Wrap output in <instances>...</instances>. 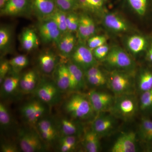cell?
I'll return each mask as SVG.
<instances>
[{
    "label": "cell",
    "instance_id": "6da1fadb",
    "mask_svg": "<svg viewBox=\"0 0 152 152\" xmlns=\"http://www.w3.org/2000/svg\"><path fill=\"white\" fill-rule=\"evenodd\" d=\"M64 109L72 118L85 120L94 116L95 113L88 96L76 93L66 101Z\"/></svg>",
    "mask_w": 152,
    "mask_h": 152
},
{
    "label": "cell",
    "instance_id": "7a4b0ae2",
    "mask_svg": "<svg viewBox=\"0 0 152 152\" xmlns=\"http://www.w3.org/2000/svg\"><path fill=\"white\" fill-rule=\"evenodd\" d=\"M132 72L115 69L110 73L107 82L116 96L134 93L135 86Z\"/></svg>",
    "mask_w": 152,
    "mask_h": 152
},
{
    "label": "cell",
    "instance_id": "3957f363",
    "mask_svg": "<svg viewBox=\"0 0 152 152\" xmlns=\"http://www.w3.org/2000/svg\"><path fill=\"white\" fill-rule=\"evenodd\" d=\"M104 60L107 65L117 70L133 72L136 67L134 60L119 47L115 46L110 49Z\"/></svg>",
    "mask_w": 152,
    "mask_h": 152
},
{
    "label": "cell",
    "instance_id": "277c9868",
    "mask_svg": "<svg viewBox=\"0 0 152 152\" xmlns=\"http://www.w3.org/2000/svg\"><path fill=\"white\" fill-rule=\"evenodd\" d=\"M114 115L124 120L131 119L137 110V102L132 94L117 96L111 109Z\"/></svg>",
    "mask_w": 152,
    "mask_h": 152
},
{
    "label": "cell",
    "instance_id": "5b68a950",
    "mask_svg": "<svg viewBox=\"0 0 152 152\" xmlns=\"http://www.w3.org/2000/svg\"><path fill=\"white\" fill-rule=\"evenodd\" d=\"M19 148L24 152H37L42 151L44 146L42 140L38 132L32 129L20 130L18 136Z\"/></svg>",
    "mask_w": 152,
    "mask_h": 152
},
{
    "label": "cell",
    "instance_id": "8992f818",
    "mask_svg": "<svg viewBox=\"0 0 152 152\" xmlns=\"http://www.w3.org/2000/svg\"><path fill=\"white\" fill-rule=\"evenodd\" d=\"M34 92L39 100L48 105H53L60 101L61 92L54 82L42 80L38 84Z\"/></svg>",
    "mask_w": 152,
    "mask_h": 152
},
{
    "label": "cell",
    "instance_id": "52a82bcc",
    "mask_svg": "<svg viewBox=\"0 0 152 152\" xmlns=\"http://www.w3.org/2000/svg\"><path fill=\"white\" fill-rule=\"evenodd\" d=\"M71 57L72 62L79 66L84 71L97 65L93 50L83 44H79L75 48Z\"/></svg>",
    "mask_w": 152,
    "mask_h": 152
},
{
    "label": "cell",
    "instance_id": "ba28073f",
    "mask_svg": "<svg viewBox=\"0 0 152 152\" xmlns=\"http://www.w3.org/2000/svg\"><path fill=\"white\" fill-rule=\"evenodd\" d=\"M45 104L40 100L28 102L21 108L20 111L22 116L29 124L36 125L46 112Z\"/></svg>",
    "mask_w": 152,
    "mask_h": 152
},
{
    "label": "cell",
    "instance_id": "9c48e42d",
    "mask_svg": "<svg viewBox=\"0 0 152 152\" xmlns=\"http://www.w3.org/2000/svg\"><path fill=\"white\" fill-rule=\"evenodd\" d=\"M88 97L96 113H101L110 110L115 101L111 95L98 91H91Z\"/></svg>",
    "mask_w": 152,
    "mask_h": 152
},
{
    "label": "cell",
    "instance_id": "30bf717a",
    "mask_svg": "<svg viewBox=\"0 0 152 152\" xmlns=\"http://www.w3.org/2000/svg\"><path fill=\"white\" fill-rule=\"evenodd\" d=\"M41 40L45 43H55L57 45L62 36L63 33L53 21L51 20H44L39 27Z\"/></svg>",
    "mask_w": 152,
    "mask_h": 152
},
{
    "label": "cell",
    "instance_id": "8fae6325",
    "mask_svg": "<svg viewBox=\"0 0 152 152\" xmlns=\"http://www.w3.org/2000/svg\"><path fill=\"white\" fill-rule=\"evenodd\" d=\"M31 8V0H8L1 9V15L7 16L22 15Z\"/></svg>",
    "mask_w": 152,
    "mask_h": 152
},
{
    "label": "cell",
    "instance_id": "7c38bea8",
    "mask_svg": "<svg viewBox=\"0 0 152 152\" xmlns=\"http://www.w3.org/2000/svg\"><path fill=\"white\" fill-rule=\"evenodd\" d=\"M136 135L133 132H128L121 135L112 147L113 152L137 151Z\"/></svg>",
    "mask_w": 152,
    "mask_h": 152
},
{
    "label": "cell",
    "instance_id": "4fadbf2b",
    "mask_svg": "<svg viewBox=\"0 0 152 152\" xmlns=\"http://www.w3.org/2000/svg\"><path fill=\"white\" fill-rule=\"evenodd\" d=\"M37 130L42 140L51 143L56 139L58 131L56 125L50 119L42 118L36 124Z\"/></svg>",
    "mask_w": 152,
    "mask_h": 152
},
{
    "label": "cell",
    "instance_id": "5bb4252c",
    "mask_svg": "<svg viewBox=\"0 0 152 152\" xmlns=\"http://www.w3.org/2000/svg\"><path fill=\"white\" fill-rule=\"evenodd\" d=\"M31 8L41 20H47L57 9L55 0H31Z\"/></svg>",
    "mask_w": 152,
    "mask_h": 152
},
{
    "label": "cell",
    "instance_id": "9a60e30c",
    "mask_svg": "<svg viewBox=\"0 0 152 152\" xmlns=\"http://www.w3.org/2000/svg\"><path fill=\"white\" fill-rule=\"evenodd\" d=\"M115 125L113 117L109 115H100L93 122L91 129L101 137L110 133Z\"/></svg>",
    "mask_w": 152,
    "mask_h": 152
},
{
    "label": "cell",
    "instance_id": "2e32d148",
    "mask_svg": "<svg viewBox=\"0 0 152 152\" xmlns=\"http://www.w3.org/2000/svg\"><path fill=\"white\" fill-rule=\"evenodd\" d=\"M67 65L70 78V91H77L84 88L86 85L84 71L72 62Z\"/></svg>",
    "mask_w": 152,
    "mask_h": 152
},
{
    "label": "cell",
    "instance_id": "e0dca14e",
    "mask_svg": "<svg viewBox=\"0 0 152 152\" xmlns=\"http://www.w3.org/2000/svg\"><path fill=\"white\" fill-rule=\"evenodd\" d=\"M103 22L106 28L114 32L124 33L130 29L127 22L119 15L114 13L106 15Z\"/></svg>",
    "mask_w": 152,
    "mask_h": 152
},
{
    "label": "cell",
    "instance_id": "ac0fdd59",
    "mask_svg": "<svg viewBox=\"0 0 152 152\" xmlns=\"http://www.w3.org/2000/svg\"><path fill=\"white\" fill-rule=\"evenodd\" d=\"M54 83L61 92L70 91V78L67 65L58 64L55 70Z\"/></svg>",
    "mask_w": 152,
    "mask_h": 152
},
{
    "label": "cell",
    "instance_id": "d6986e66",
    "mask_svg": "<svg viewBox=\"0 0 152 152\" xmlns=\"http://www.w3.org/2000/svg\"><path fill=\"white\" fill-rule=\"evenodd\" d=\"M39 67L41 71L46 74H50L54 72L58 64V58L50 51L42 53L38 58Z\"/></svg>",
    "mask_w": 152,
    "mask_h": 152
},
{
    "label": "cell",
    "instance_id": "ffe728a7",
    "mask_svg": "<svg viewBox=\"0 0 152 152\" xmlns=\"http://www.w3.org/2000/svg\"><path fill=\"white\" fill-rule=\"evenodd\" d=\"M21 76L19 73L14 72L12 75L7 76L1 84V96L4 97L13 94L20 88V81Z\"/></svg>",
    "mask_w": 152,
    "mask_h": 152
},
{
    "label": "cell",
    "instance_id": "44dd1931",
    "mask_svg": "<svg viewBox=\"0 0 152 152\" xmlns=\"http://www.w3.org/2000/svg\"><path fill=\"white\" fill-rule=\"evenodd\" d=\"M64 34L57 45L62 56L67 58L71 56L75 48L76 39L71 32H66Z\"/></svg>",
    "mask_w": 152,
    "mask_h": 152
},
{
    "label": "cell",
    "instance_id": "7402d4cb",
    "mask_svg": "<svg viewBox=\"0 0 152 152\" xmlns=\"http://www.w3.org/2000/svg\"><path fill=\"white\" fill-rule=\"evenodd\" d=\"M38 77L35 71H29L21 77L20 88L22 91L29 93L34 91L38 85Z\"/></svg>",
    "mask_w": 152,
    "mask_h": 152
},
{
    "label": "cell",
    "instance_id": "603a6c76",
    "mask_svg": "<svg viewBox=\"0 0 152 152\" xmlns=\"http://www.w3.org/2000/svg\"><path fill=\"white\" fill-rule=\"evenodd\" d=\"M21 43L25 50L30 51L38 45V37L32 29L27 28L23 31L21 37Z\"/></svg>",
    "mask_w": 152,
    "mask_h": 152
},
{
    "label": "cell",
    "instance_id": "cb8c5ba5",
    "mask_svg": "<svg viewBox=\"0 0 152 152\" xmlns=\"http://www.w3.org/2000/svg\"><path fill=\"white\" fill-rule=\"evenodd\" d=\"M99 137L92 130L85 134L83 140V145L85 150L88 152H97L100 149Z\"/></svg>",
    "mask_w": 152,
    "mask_h": 152
},
{
    "label": "cell",
    "instance_id": "d4e9b609",
    "mask_svg": "<svg viewBox=\"0 0 152 152\" xmlns=\"http://www.w3.org/2000/svg\"><path fill=\"white\" fill-rule=\"evenodd\" d=\"M146 40L142 36L134 35L128 38L127 45L129 50L134 54L142 52L146 48Z\"/></svg>",
    "mask_w": 152,
    "mask_h": 152
},
{
    "label": "cell",
    "instance_id": "484cf974",
    "mask_svg": "<svg viewBox=\"0 0 152 152\" xmlns=\"http://www.w3.org/2000/svg\"><path fill=\"white\" fill-rule=\"evenodd\" d=\"M60 129L62 136H76L80 131V127L77 123L66 118L61 119Z\"/></svg>",
    "mask_w": 152,
    "mask_h": 152
},
{
    "label": "cell",
    "instance_id": "4316f807",
    "mask_svg": "<svg viewBox=\"0 0 152 152\" xmlns=\"http://www.w3.org/2000/svg\"><path fill=\"white\" fill-rule=\"evenodd\" d=\"M138 89L141 93L152 89V72L149 70L142 71L139 76Z\"/></svg>",
    "mask_w": 152,
    "mask_h": 152
},
{
    "label": "cell",
    "instance_id": "83f0119b",
    "mask_svg": "<svg viewBox=\"0 0 152 152\" xmlns=\"http://www.w3.org/2000/svg\"><path fill=\"white\" fill-rule=\"evenodd\" d=\"M140 137L144 142H152V121L144 118L142 120L139 130Z\"/></svg>",
    "mask_w": 152,
    "mask_h": 152
},
{
    "label": "cell",
    "instance_id": "f1b7e54d",
    "mask_svg": "<svg viewBox=\"0 0 152 152\" xmlns=\"http://www.w3.org/2000/svg\"><path fill=\"white\" fill-rule=\"evenodd\" d=\"M67 14V13L57 9L54 12L47 20L53 21L61 32L64 34L68 31L66 25Z\"/></svg>",
    "mask_w": 152,
    "mask_h": 152
},
{
    "label": "cell",
    "instance_id": "f546056e",
    "mask_svg": "<svg viewBox=\"0 0 152 152\" xmlns=\"http://www.w3.org/2000/svg\"><path fill=\"white\" fill-rule=\"evenodd\" d=\"M12 41V32L7 27L0 28V50L2 53L8 51Z\"/></svg>",
    "mask_w": 152,
    "mask_h": 152
},
{
    "label": "cell",
    "instance_id": "4dcf8cb0",
    "mask_svg": "<svg viewBox=\"0 0 152 152\" xmlns=\"http://www.w3.org/2000/svg\"><path fill=\"white\" fill-rule=\"evenodd\" d=\"M11 69L14 72L19 73L21 70L27 66L29 61L27 57L24 55H19L14 57L9 61Z\"/></svg>",
    "mask_w": 152,
    "mask_h": 152
},
{
    "label": "cell",
    "instance_id": "1f68e13d",
    "mask_svg": "<svg viewBox=\"0 0 152 152\" xmlns=\"http://www.w3.org/2000/svg\"><path fill=\"white\" fill-rule=\"evenodd\" d=\"M57 9L68 13L75 10L78 7V0H55Z\"/></svg>",
    "mask_w": 152,
    "mask_h": 152
},
{
    "label": "cell",
    "instance_id": "d6a6232c",
    "mask_svg": "<svg viewBox=\"0 0 152 152\" xmlns=\"http://www.w3.org/2000/svg\"><path fill=\"white\" fill-rule=\"evenodd\" d=\"M11 115L7 106L1 102L0 104V125L3 129H7L10 126Z\"/></svg>",
    "mask_w": 152,
    "mask_h": 152
},
{
    "label": "cell",
    "instance_id": "836d02e7",
    "mask_svg": "<svg viewBox=\"0 0 152 152\" xmlns=\"http://www.w3.org/2000/svg\"><path fill=\"white\" fill-rule=\"evenodd\" d=\"M131 7L140 16H143L146 12L148 0H128Z\"/></svg>",
    "mask_w": 152,
    "mask_h": 152
},
{
    "label": "cell",
    "instance_id": "e575fe53",
    "mask_svg": "<svg viewBox=\"0 0 152 152\" xmlns=\"http://www.w3.org/2000/svg\"><path fill=\"white\" fill-rule=\"evenodd\" d=\"M80 17L75 13L70 12L67 13L66 17V25L68 31L75 32L77 31Z\"/></svg>",
    "mask_w": 152,
    "mask_h": 152
},
{
    "label": "cell",
    "instance_id": "d590c367",
    "mask_svg": "<svg viewBox=\"0 0 152 152\" xmlns=\"http://www.w3.org/2000/svg\"><path fill=\"white\" fill-rule=\"evenodd\" d=\"M140 107L145 111L152 108V89L142 93L140 98Z\"/></svg>",
    "mask_w": 152,
    "mask_h": 152
},
{
    "label": "cell",
    "instance_id": "8d00e7d4",
    "mask_svg": "<svg viewBox=\"0 0 152 152\" xmlns=\"http://www.w3.org/2000/svg\"><path fill=\"white\" fill-rule=\"evenodd\" d=\"M86 80L89 84L94 86H100L105 84L107 81L104 74L94 75L85 76Z\"/></svg>",
    "mask_w": 152,
    "mask_h": 152
},
{
    "label": "cell",
    "instance_id": "74e56055",
    "mask_svg": "<svg viewBox=\"0 0 152 152\" xmlns=\"http://www.w3.org/2000/svg\"><path fill=\"white\" fill-rule=\"evenodd\" d=\"M107 38L104 36H94L87 40L88 46L93 51L98 47L107 44Z\"/></svg>",
    "mask_w": 152,
    "mask_h": 152
},
{
    "label": "cell",
    "instance_id": "f35d334b",
    "mask_svg": "<svg viewBox=\"0 0 152 152\" xmlns=\"http://www.w3.org/2000/svg\"><path fill=\"white\" fill-rule=\"evenodd\" d=\"M77 31L79 37L82 40H88L91 37L88 28L82 15L80 17V22Z\"/></svg>",
    "mask_w": 152,
    "mask_h": 152
},
{
    "label": "cell",
    "instance_id": "ab89813d",
    "mask_svg": "<svg viewBox=\"0 0 152 152\" xmlns=\"http://www.w3.org/2000/svg\"><path fill=\"white\" fill-rule=\"evenodd\" d=\"M110 49L107 44L93 50V53L96 60H103L108 54Z\"/></svg>",
    "mask_w": 152,
    "mask_h": 152
},
{
    "label": "cell",
    "instance_id": "60d3db41",
    "mask_svg": "<svg viewBox=\"0 0 152 152\" xmlns=\"http://www.w3.org/2000/svg\"><path fill=\"white\" fill-rule=\"evenodd\" d=\"M11 69L9 61H4L1 62L0 65V84L2 83L7 77L9 71Z\"/></svg>",
    "mask_w": 152,
    "mask_h": 152
},
{
    "label": "cell",
    "instance_id": "b9f144b4",
    "mask_svg": "<svg viewBox=\"0 0 152 152\" xmlns=\"http://www.w3.org/2000/svg\"><path fill=\"white\" fill-rule=\"evenodd\" d=\"M83 18L84 20L85 23L86 24L89 31L91 36L92 37L95 35L96 34V28L95 23L91 18L86 15H82Z\"/></svg>",
    "mask_w": 152,
    "mask_h": 152
},
{
    "label": "cell",
    "instance_id": "7bdbcfd3",
    "mask_svg": "<svg viewBox=\"0 0 152 152\" xmlns=\"http://www.w3.org/2000/svg\"><path fill=\"white\" fill-rule=\"evenodd\" d=\"M77 143V138L75 135L62 136L59 141V144H64L75 147H76Z\"/></svg>",
    "mask_w": 152,
    "mask_h": 152
},
{
    "label": "cell",
    "instance_id": "ee69618b",
    "mask_svg": "<svg viewBox=\"0 0 152 152\" xmlns=\"http://www.w3.org/2000/svg\"><path fill=\"white\" fill-rule=\"evenodd\" d=\"M19 147L11 143H4L2 144L1 148L2 152H19Z\"/></svg>",
    "mask_w": 152,
    "mask_h": 152
},
{
    "label": "cell",
    "instance_id": "f6af8a7d",
    "mask_svg": "<svg viewBox=\"0 0 152 152\" xmlns=\"http://www.w3.org/2000/svg\"><path fill=\"white\" fill-rule=\"evenodd\" d=\"M87 1L89 10L100 9L104 4V0H87Z\"/></svg>",
    "mask_w": 152,
    "mask_h": 152
},
{
    "label": "cell",
    "instance_id": "bcb514c9",
    "mask_svg": "<svg viewBox=\"0 0 152 152\" xmlns=\"http://www.w3.org/2000/svg\"><path fill=\"white\" fill-rule=\"evenodd\" d=\"M76 147L64 144H59V151L61 152H70L75 150Z\"/></svg>",
    "mask_w": 152,
    "mask_h": 152
},
{
    "label": "cell",
    "instance_id": "7dc6e473",
    "mask_svg": "<svg viewBox=\"0 0 152 152\" xmlns=\"http://www.w3.org/2000/svg\"><path fill=\"white\" fill-rule=\"evenodd\" d=\"M147 56L148 60L152 62V47L148 51Z\"/></svg>",
    "mask_w": 152,
    "mask_h": 152
},
{
    "label": "cell",
    "instance_id": "c3c4849f",
    "mask_svg": "<svg viewBox=\"0 0 152 152\" xmlns=\"http://www.w3.org/2000/svg\"><path fill=\"white\" fill-rule=\"evenodd\" d=\"M8 0H0V8L1 9L4 6Z\"/></svg>",
    "mask_w": 152,
    "mask_h": 152
}]
</instances>
